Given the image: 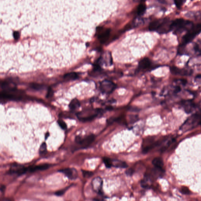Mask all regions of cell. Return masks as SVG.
<instances>
[{
    "mask_svg": "<svg viewBox=\"0 0 201 201\" xmlns=\"http://www.w3.org/2000/svg\"><path fill=\"white\" fill-rule=\"evenodd\" d=\"M172 21L167 18L155 20L150 24V28L153 31L157 32L159 34H166L172 31Z\"/></svg>",
    "mask_w": 201,
    "mask_h": 201,
    "instance_id": "cell-1",
    "label": "cell"
},
{
    "mask_svg": "<svg viewBox=\"0 0 201 201\" xmlns=\"http://www.w3.org/2000/svg\"><path fill=\"white\" fill-rule=\"evenodd\" d=\"M194 25L191 21L183 19L177 18L172 21V31L174 34H181L185 31H188Z\"/></svg>",
    "mask_w": 201,
    "mask_h": 201,
    "instance_id": "cell-2",
    "label": "cell"
},
{
    "mask_svg": "<svg viewBox=\"0 0 201 201\" xmlns=\"http://www.w3.org/2000/svg\"><path fill=\"white\" fill-rule=\"evenodd\" d=\"M201 32V22L197 24H194L193 26L187 31V33L182 38L181 46H184L191 43Z\"/></svg>",
    "mask_w": 201,
    "mask_h": 201,
    "instance_id": "cell-3",
    "label": "cell"
},
{
    "mask_svg": "<svg viewBox=\"0 0 201 201\" xmlns=\"http://www.w3.org/2000/svg\"><path fill=\"white\" fill-rule=\"evenodd\" d=\"M201 121V110L188 118L180 128V130L187 131L194 128Z\"/></svg>",
    "mask_w": 201,
    "mask_h": 201,
    "instance_id": "cell-4",
    "label": "cell"
},
{
    "mask_svg": "<svg viewBox=\"0 0 201 201\" xmlns=\"http://www.w3.org/2000/svg\"><path fill=\"white\" fill-rule=\"evenodd\" d=\"M99 109H88L85 110L77 113V116L80 121L85 122L93 120L102 112Z\"/></svg>",
    "mask_w": 201,
    "mask_h": 201,
    "instance_id": "cell-5",
    "label": "cell"
},
{
    "mask_svg": "<svg viewBox=\"0 0 201 201\" xmlns=\"http://www.w3.org/2000/svg\"><path fill=\"white\" fill-rule=\"evenodd\" d=\"M116 87V85L109 80H105L100 84V89L102 93L110 94L112 93Z\"/></svg>",
    "mask_w": 201,
    "mask_h": 201,
    "instance_id": "cell-6",
    "label": "cell"
},
{
    "mask_svg": "<svg viewBox=\"0 0 201 201\" xmlns=\"http://www.w3.org/2000/svg\"><path fill=\"white\" fill-rule=\"evenodd\" d=\"M110 29H105L102 27H99L96 29V35L100 42L104 43L108 40L110 35Z\"/></svg>",
    "mask_w": 201,
    "mask_h": 201,
    "instance_id": "cell-7",
    "label": "cell"
},
{
    "mask_svg": "<svg viewBox=\"0 0 201 201\" xmlns=\"http://www.w3.org/2000/svg\"><path fill=\"white\" fill-rule=\"evenodd\" d=\"M95 136L93 134L88 135L84 138H81V136H77L75 138V141L81 145L82 148H86L89 146L94 140Z\"/></svg>",
    "mask_w": 201,
    "mask_h": 201,
    "instance_id": "cell-8",
    "label": "cell"
},
{
    "mask_svg": "<svg viewBox=\"0 0 201 201\" xmlns=\"http://www.w3.org/2000/svg\"><path fill=\"white\" fill-rule=\"evenodd\" d=\"M28 171V168L24 167L22 165L14 164L11 166L8 174H16L20 176L24 174Z\"/></svg>",
    "mask_w": 201,
    "mask_h": 201,
    "instance_id": "cell-9",
    "label": "cell"
},
{
    "mask_svg": "<svg viewBox=\"0 0 201 201\" xmlns=\"http://www.w3.org/2000/svg\"><path fill=\"white\" fill-rule=\"evenodd\" d=\"M103 183V180L101 177L97 176L95 177L92 182V186L93 190L98 194H102Z\"/></svg>",
    "mask_w": 201,
    "mask_h": 201,
    "instance_id": "cell-10",
    "label": "cell"
},
{
    "mask_svg": "<svg viewBox=\"0 0 201 201\" xmlns=\"http://www.w3.org/2000/svg\"><path fill=\"white\" fill-rule=\"evenodd\" d=\"M171 72L172 74L179 75L182 76H190L192 74L191 70H187L185 68H180L175 66H172L170 67Z\"/></svg>",
    "mask_w": 201,
    "mask_h": 201,
    "instance_id": "cell-11",
    "label": "cell"
},
{
    "mask_svg": "<svg viewBox=\"0 0 201 201\" xmlns=\"http://www.w3.org/2000/svg\"><path fill=\"white\" fill-rule=\"evenodd\" d=\"M59 172L64 174L70 180H75L77 178L78 174L77 170L74 168H68L59 170Z\"/></svg>",
    "mask_w": 201,
    "mask_h": 201,
    "instance_id": "cell-12",
    "label": "cell"
},
{
    "mask_svg": "<svg viewBox=\"0 0 201 201\" xmlns=\"http://www.w3.org/2000/svg\"><path fill=\"white\" fill-rule=\"evenodd\" d=\"M182 105L183 106L185 111L187 114H190L196 108L197 105L192 102V100L182 101Z\"/></svg>",
    "mask_w": 201,
    "mask_h": 201,
    "instance_id": "cell-13",
    "label": "cell"
},
{
    "mask_svg": "<svg viewBox=\"0 0 201 201\" xmlns=\"http://www.w3.org/2000/svg\"><path fill=\"white\" fill-rule=\"evenodd\" d=\"M151 61L148 58H145L141 60L138 66V71L147 69L151 66Z\"/></svg>",
    "mask_w": 201,
    "mask_h": 201,
    "instance_id": "cell-14",
    "label": "cell"
},
{
    "mask_svg": "<svg viewBox=\"0 0 201 201\" xmlns=\"http://www.w3.org/2000/svg\"><path fill=\"white\" fill-rule=\"evenodd\" d=\"M50 165L48 164H44L40 165L39 166H31L28 168V171L30 172H34L37 171H42L48 169L50 167Z\"/></svg>",
    "mask_w": 201,
    "mask_h": 201,
    "instance_id": "cell-15",
    "label": "cell"
},
{
    "mask_svg": "<svg viewBox=\"0 0 201 201\" xmlns=\"http://www.w3.org/2000/svg\"><path fill=\"white\" fill-rule=\"evenodd\" d=\"M186 16L194 20L201 21V11L187 13Z\"/></svg>",
    "mask_w": 201,
    "mask_h": 201,
    "instance_id": "cell-16",
    "label": "cell"
},
{
    "mask_svg": "<svg viewBox=\"0 0 201 201\" xmlns=\"http://www.w3.org/2000/svg\"><path fill=\"white\" fill-rule=\"evenodd\" d=\"M152 163L153 166L156 168L159 169H162L164 166V163L163 160L161 158H155L152 160Z\"/></svg>",
    "mask_w": 201,
    "mask_h": 201,
    "instance_id": "cell-17",
    "label": "cell"
},
{
    "mask_svg": "<svg viewBox=\"0 0 201 201\" xmlns=\"http://www.w3.org/2000/svg\"><path fill=\"white\" fill-rule=\"evenodd\" d=\"M113 166L119 168H126L128 167V165L125 162L120 161V160H113Z\"/></svg>",
    "mask_w": 201,
    "mask_h": 201,
    "instance_id": "cell-18",
    "label": "cell"
},
{
    "mask_svg": "<svg viewBox=\"0 0 201 201\" xmlns=\"http://www.w3.org/2000/svg\"><path fill=\"white\" fill-rule=\"evenodd\" d=\"M80 103L78 100L74 99L70 102L69 104V108L72 110H76L80 107Z\"/></svg>",
    "mask_w": 201,
    "mask_h": 201,
    "instance_id": "cell-19",
    "label": "cell"
},
{
    "mask_svg": "<svg viewBox=\"0 0 201 201\" xmlns=\"http://www.w3.org/2000/svg\"><path fill=\"white\" fill-rule=\"evenodd\" d=\"M78 75L76 72H70L64 75V78L68 80H74L78 78Z\"/></svg>",
    "mask_w": 201,
    "mask_h": 201,
    "instance_id": "cell-20",
    "label": "cell"
},
{
    "mask_svg": "<svg viewBox=\"0 0 201 201\" xmlns=\"http://www.w3.org/2000/svg\"><path fill=\"white\" fill-rule=\"evenodd\" d=\"M146 10V7L145 4H140L139 5L137 8V14L139 16L142 15L145 13Z\"/></svg>",
    "mask_w": 201,
    "mask_h": 201,
    "instance_id": "cell-21",
    "label": "cell"
},
{
    "mask_svg": "<svg viewBox=\"0 0 201 201\" xmlns=\"http://www.w3.org/2000/svg\"><path fill=\"white\" fill-rule=\"evenodd\" d=\"M103 161L106 167L110 168L113 166V160L109 158H103Z\"/></svg>",
    "mask_w": 201,
    "mask_h": 201,
    "instance_id": "cell-22",
    "label": "cell"
},
{
    "mask_svg": "<svg viewBox=\"0 0 201 201\" xmlns=\"http://www.w3.org/2000/svg\"><path fill=\"white\" fill-rule=\"evenodd\" d=\"M193 48L196 52H201V40H198L197 42L195 43Z\"/></svg>",
    "mask_w": 201,
    "mask_h": 201,
    "instance_id": "cell-23",
    "label": "cell"
},
{
    "mask_svg": "<svg viewBox=\"0 0 201 201\" xmlns=\"http://www.w3.org/2000/svg\"><path fill=\"white\" fill-rule=\"evenodd\" d=\"M30 87L36 90H42L43 89L44 87V86L43 85L36 83L32 84L31 85Z\"/></svg>",
    "mask_w": 201,
    "mask_h": 201,
    "instance_id": "cell-24",
    "label": "cell"
},
{
    "mask_svg": "<svg viewBox=\"0 0 201 201\" xmlns=\"http://www.w3.org/2000/svg\"><path fill=\"white\" fill-rule=\"evenodd\" d=\"M46 147V144L45 143H43L41 144L40 149H39V153H40V155H43V154H44V153L46 152L47 150Z\"/></svg>",
    "mask_w": 201,
    "mask_h": 201,
    "instance_id": "cell-25",
    "label": "cell"
},
{
    "mask_svg": "<svg viewBox=\"0 0 201 201\" xmlns=\"http://www.w3.org/2000/svg\"><path fill=\"white\" fill-rule=\"evenodd\" d=\"M57 123L62 129L65 130V129H66L67 128V125H66V123L63 121L61 120V119H59V120L57 121Z\"/></svg>",
    "mask_w": 201,
    "mask_h": 201,
    "instance_id": "cell-26",
    "label": "cell"
},
{
    "mask_svg": "<svg viewBox=\"0 0 201 201\" xmlns=\"http://www.w3.org/2000/svg\"><path fill=\"white\" fill-rule=\"evenodd\" d=\"M176 7L178 8H180L183 5L184 0H174Z\"/></svg>",
    "mask_w": 201,
    "mask_h": 201,
    "instance_id": "cell-27",
    "label": "cell"
},
{
    "mask_svg": "<svg viewBox=\"0 0 201 201\" xmlns=\"http://www.w3.org/2000/svg\"><path fill=\"white\" fill-rule=\"evenodd\" d=\"M70 187L69 186V187H66V188L61 190L55 192V195L57 196H62L65 193V192H66V191L70 188Z\"/></svg>",
    "mask_w": 201,
    "mask_h": 201,
    "instance_id": "cell-28",
    "label": "cell"
},
{
    "mask_svg": "<svg viewBox=\"0 0 201 201\" xmlns=\"http://www.w3.org/2000/svg\"><path fill=\"white\" fill-rule=\"evenodd\" d=\"M82 174L84 177H91L93 175V172H90V171H83L82 170Z\"/></svg>",
    "mask_w": 201,
    "mask_h": 201,
    "instance_id": "cell-29",
    "label": "cell"
},
{
    "mask_svg": "<svg viewBox=\"0 0 201 201\" xmlns=\"http://www.w3.org/2000/svg\"><path fill=\"white\" fill-rule=\"evenodd\" d=\"M134 171L133 169H128L126 172V173L128 176H131L134 173Z\"/></svg>",
    "mask_w": 201,
    "mask_h": 201,
    "instance_id": "cell-30",
    "label": "cell"
},
{
    "mask_svg": "<svg viewBox=\"0 0 201 201\" xmlns=\"http://www.w3.org/2000/svg\"><path fill=\"white\" fill-rule=\"evenodd\" d=\"M53 95V92L52 90V89L50 88H49V90H48V92L47 94L46 97H49L52 96Z\"/></svg>",
    "mask_w": 201,
    "mask_h": 201,
    "instance_id": "cell-31",
    "label": "cell"
},
{
    "mask_svg": "<svg viewBox=\"0 0 201 201\" xmlns=\"http://www.w3.org/2000/svg\"><path fill=\"white\" fill-rule=\"evenodd\" d=\"M181 192H182V193L184 194H188L190 192L188 188H186V187L182 188Z\"/></svg>",
    "mask_w": 201,
    "mask_h": 201,
    "instance_id": "cell-32",
    "label": "cell"
},
{
    "mask_svg": "<svg viewBox=\"0 0 201 201\" xmlns=\"http://www.w3.org/2000/svg\"><path fill=\"white\" fill-rule=\"evenodd\" d=\"M13 37L15 40H18L20 37V34L18 32H15L13 34Z\"/></svg>",
    "mask_w": 201,
    "mask_h": 201,
    "instance_id": "cell-33",
    "label": "cell"
},
{
    "mask_svg": "<svg viewBox=\"0 0 201 201\" xmlns=\"http://www.w3.org/2000/svg\"><path fill=\"white\" fill-rule=\"evenodd\" d=\"M181 90H182V88H181L180 86H177V87L175 88L174 92L175 94H177L180 92Z\"/></svg>",
    "mask_w": 201,
    "mask_h": 201,
    "instance_id": "cell-34",
    "label": "cell"
},
{
    "mask_svg": "<svg viewBox=\"0 0 201 201\" xmlns=\"http://www.w3.org/2000/svg\"><path fill=\"white\" fill-rule=\"evenodd\" d=\"M6 187L4 185H2L1 187V192H4L5 190Z\"/></svg>",
    "mask_w": 201,
    "mask_h": 201,
    "instance_id": "cell-35",
    "label": "cell"
},
{
    "mask_svg": "<svg viewBox=\"0 0 201 201\" xmlns=\"http://www.w3.org/2000/svg\"><path fill=\"white\" fill-rule=\"evenodd\" d=\"M180 81L181 82H182V85H185L187 83V80H181Z\"/></svg>",
    "mask_w": 201,
    "mask_h": 201,
    "instance_id": "cell-36",
    "label": "cell"
},
{
    "mask_svg": "<svg viewBox=\"0 0 201 201\" xmlns=\"http://www.w3.org/2000/svg\"><path fill=\"white\" fill-rule=\"evenodd\" d=\"M49 136H50V133H46L45 135V140H46V139H47L48 138H49Z\"/></svg>",
    "mask_w": 201,
    "mask_h": 201,
    "instance_id": "cell-37",
    "label": "cell"
},
{
    "mask_svg": "<svg viewBox=\"0 0 201 201\" xmlns=\"http://www.w3.org/2000/svg\"><path fill=\"white\" fill-rule=\"evenodd\" d=\"M196 78H201V75L199 74L197 76H196Z\"/></svg>",
    "mask_w": 201,
    "mask_h": 201,
    "instance_id": "cell-38",
    "label": "cell"
},
{
    "mask_svg": "<svg viewBox=\"0 0 201 201\" xmlns=\"http://www.w3.org/2000/svg\"><path fill=\"white\" fill-rule=\"evenodd\" d=\"M134 1H135V2H140V1H142L143 0H134Z\"/></svg>",
    "mask_w": 201,
    "mask_h": 201,
    "instance_id": "cell-39",
    "label": "cell"
},
{
    "mask_svg": "<svg viewBox=\"0 0 201 201\" xmlns=\"http://www.w3.org/2000/svg\"><path fill=\"white\" fill-rule=\"evenodd\" d=\"M200 124L201 125V122H200Z\"/></svg>",
    "mask_w": 201,
    "mask_h": 201,
    "instance_id": "cell-40",
    "label": "cell"
},
{
    "mask_svg": "<svg viewBox=\"0 0 201 201\" xmlns=\"http://www.w3.org/2000/svg\"><path fill=\"white\" fill-rule=\"evenodd\" d=\"M191 1H193V0H191Z\"/></svg>",
    "mask_w": 201,
    "mask_h": 201,
    "instance_id": "cell-41",
    "label": "cell"
}]
</instances>
